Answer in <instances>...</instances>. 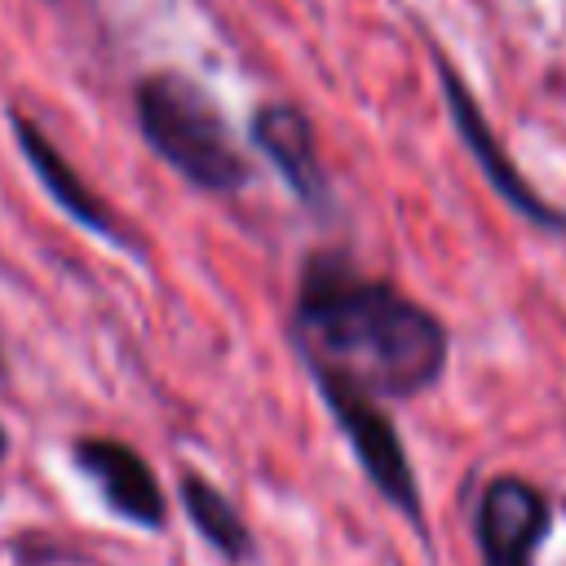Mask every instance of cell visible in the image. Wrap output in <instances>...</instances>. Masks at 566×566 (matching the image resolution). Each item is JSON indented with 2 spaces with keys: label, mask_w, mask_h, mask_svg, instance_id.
Segmentation results:
<instances>
[{
  "label": "cell",
  "mask_w": 566,
  "mask_h": 566,
  "mask_svg": "<svg viewBox=\"0 0 566 566\" xmlns=\"http://www.w3.org/2000/svg\"><path fill=\"white\" fill-rule=\"evenodd\" d=\"M292 336L314 376L371 398H416L447 367V327L385 279L358 274L340 252H314L301 274Z\"/></svg>",
  "instance_id": "6da1fadb"
},
{
  "label": "cell",
  "mask_w": 566,
  "mask_h": 566,
  "mask_svg": "<svg viewBox=\"0 0 566 566\" xmlns=\"http://www.w3.org/2000/svg\"><path fill=\"white\" fill-rule=\"evenodd\" d=\"M133 111H137V128L150 142V150L168 168H177L190 186L230 195L252 177L217 102L190 75L181 71L142 75L133 88Z\"/></svg>",
  "instance_id": "7a4b0ae2"
},
{
  "label": "cell",
  "mask_w": 566,
  "mask_h": 566,
  "mask_svg": "<svg viewBox=\"0 0 566 566\" xmlns=\"http://www.w3.org/2000/svg\"><path fill=\"white\" fill-rule=\"evenodd\" d=\"M332 420L340 424L345 442L354 447L367 482L411 522V526H424V500H420V482H416V469L407 460V447L398 438V429L389 424V416L380 411V398L363 394L358 385L349 380H336V376H314Z\"/></svg>",
  "instance_id": "3957f363"
},
{
  "label": "cell",
  "mask_w": 566,
  "mask_h": 566,
  "mask_svg": "<svg viewBox=\"0 0 566 566\" xmlns=\"http://www.w3.org/2000/svg\"><path fill=\"white\" fill-rule=\"evenodd\" d=\"M438 62V84H442V102H447V115H451V124H455V133H460V142H464V150L478 159V168H482V177L491 181V190L513 208V212H522L531 226H539V230H566V212L562 208H553L522 172H517V164L504 155V146H500V137L491 133V124H486V115H482V106H478V97L469 93V84L451 71V62L438 53L433 57Z\"/></svg>",
  "instance_id": "277c9868"
},
{
  "label": "cell",
  "mask_w": 566,
  "mask_h": 566,
  "mask_svg": "<svg viewBox=\"0 0 566 566\" xmlns=\"http://www.w3.org/2000/svg\"><path fill=\"white\" fill-rule=\"evenodd\" d=\"M548 522L553 504L535 482L517 473H495L473 509V539L482 566H535Z\"/></svg>",
  "instance_id": "5b68a950"
},
{
  "label": "cell",
  "mask_w": 566,
  "mask_h": 566,
  "mask_svg": "<svg viewBox=\"0 0 566 566\" xmlns=\"http://www.w3.org/2000/svg\"><path fill=\"white\" fill-rule=\"evenodd\" d=\"M71 460L97 486V495L111 513H119L124 522L146 526V531L164 526L168 509H164L159 478L133 447H124L115 438H80L71 447Z\"/></svg>",
  "instance_id": "8992f818"
},
{
  "label": "cell",
  "mask_w": 566,
  "mask_h": 566,
  "mask_svg": "<svg viewBox=\"0 0 566 566\" xmlns=\"http://www.w3.org/2000/svg\"><path fill=\"white\" fill-rule=\"evenodd\" d=\"M252 146L274 164V172L292 186V195L310 208L327 203V172L318 159V142H314V124L301 106L292 102H265L252 111Z\"/></svg>",
  "instance_id": "52a82bcc"
},
{
  "label": "cell",
  "mask_w": 566,
  "mask_h": 566,
  "mask_svg": "<svg viewBox=\"0 0 566 566\" xmlns=\"http://www.w3.org/2000/svg\"><path fill=\"white\" fill-rule=\"evenodd\" d=\"M9 119H13L18 150L27 155L31 172H35L40 186L49 190V199H53L71 221H80L84 230H93V234H102V239H111V243H119V248H133V239L119 230L115 212L88 190V181H84V177L71 168V159L49 142V133H44L35 119H27L22 111H9Z\"/></svg>",
  "instance_id": "ba28073f"
},
{
  "label": "cell",
  "mask_w": 566,
  "mask_h": 566,
  "mask_svg": "<svg viewBox=\"0 0 566 566\" xmlns=\"http://www.w3.org/2000/svg\"><path fill=\"white\" fill-rule=\"evenodd\" d=\"M181 509L195 522V531L226 557V562H248L252 557V531L239 517V509L199 473H181Z\"/></svg>",
  "instance_id": "9c48e42d"
},
{
  "label": "cell",
  "mask_w": 566,
  "mask_h": 566,
  "mask_svg": "<svg viewBox=\"0 0 566 566\" xmlns=\"http://www.w3.org/2000/svg\"><path fill=\"white\" fill-rule=\"evenodd\" d=\"M0 455H4V429H0Z\"/></svg>",
  "instance_id": "30bf717a"
},
{
  "label": "cell",
  "mask_w": 566,
  "mask_h": 566,
  "mask_svg": "<svg viewBox=\"0 0 566 566\" xmlns=\"http://www.w3.org/2000/svg\"><path fill=\"white\" fill-rule=\"evenodd\" d=\"M0 371H4V358H0Z\"/></svg>",
  "instance_id": "8fae6325"
}]
</instances>
